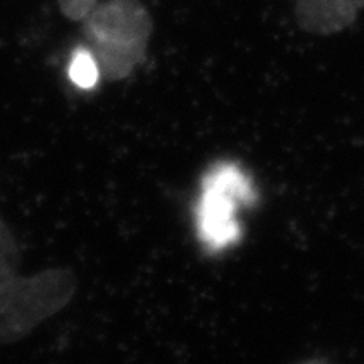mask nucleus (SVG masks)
Returning a JSON list of instances; mask_svg holds the SVG:
<instances>
[{
    "label": "nucleus",
    "mask_w": 364,
    "mask_h": 364,
    "mask_svg": "<svg viewBox=\"0 0 364 364\" xmlns=\"http://www.w3.org/2000/svg\"><path fill=\"white\" fill-rule=\"evenodd\" d=\"M364 11V0H297L295 21L306 33L331 36L351 27Z\"/></svg>",
    "instance_id": "20e7f679"
},
{
    "label": "nucleus",
    "mask_w": 364,
    "mask_h": 364,
    "mask_svg": "<svg viewBox=\"0 0 364 364\" xmlns=\"http://www.w3.org/2000/svg\"><path fill=\"white\" fill-rule=\"evenodd\" d=\"M258 194L250 176L236 162L213 164L201 179L196 206V233L209 253H220L241 240L238 211L252 206Z\"/></svg>",
    "instance_id": "7ed1b4c3"
},
{
    "label": "nucleus",
    "mask_w": 364,
    "mask_h": 364,
    "mask_svg": "<svg viewBox=\"0 0 364 364\" xmlns=\"http://www.w3.org/2000/svg\"><path fill=\"white\" fill-rule=\"evenodd\" d=\"M22 262V253L12 230L0 218V282L17 275Z\"/></svg>",
    "instance_id": "423d86ee"
},
{
    "label": "nucleus",
    "mask_w": 364,
    "mask_h": 364,
    "mask_svg": "<svg viewBox=\"0 0 364 364\" xmlns=\"http://www.w3.org/2000/svg\"><path fill=\"white\" fill-rule=\"evenodd\" d=\"M70 80L83 90L97 86L100 78V68L93 53L88 48H81L75 53L70 63Z\"/></svg>",
    "instance_id": "39448f33"
},
{
    "label": "nucleus",
    "mask_w": 364,
    "mask_h": 364,
    "mask_svg": "<svg viewBox=\"0 0 364 364\" xmlns=\"http://www.w3.org/2000/svg\"><path fill=\"white\" fill-rule=\"evenodd\" d=\"M76 292L78 277L68 267L0 282V348L33 334L43 322L65 311Z\"/></svg>",
    "instance_id": "f03ea898"
},
{
    "label": "nucleus",
    "mask_w": 364,
    "mask_h": 364,
    "mask_svg": "<svg viewBox=\"0 0 364 364\" xmlns=\"http://www.w3.org/2000/svg\"><path fill=\"white\" fill-rule=\"evenodd\" d=\"M152 17L140 0L98 4L83 21V34L97 59L100 75L110 81L132 75L147 53Z\"/></svg>",
    "instance_id": "f257e3e1"
},
{
    "label": "nucleus",
    "mask_w": 364,
    "mask_h": 364,
    "mask_svg": "<svg viewBox=\"0 0 364 364\" xmlns=\"http://www.w3.org/2000/svg\"><path fill=\"white\" fill-rule=\"evenodd\" d=\"M299 364H331L324 361V359H309V361H304V363H299Z\"/></svg>",
    "instance_id": "6e6552de"
},
{
    "label": "nucleus",
    "mask_w": 364,
    "mask_h": 364,
    "mask_svg": "<svg viewBox=\"0 0 364 364\" xmlns=\"http://www.w3.org/2000/svg\"><path fill=\"white\" fill-rule=\"evenodd\" d=\"M98 6V0H59V7L68 19L83 22Z\"/></svg>",
    "instance_id": "0eeeda50"
}]
</instances>
